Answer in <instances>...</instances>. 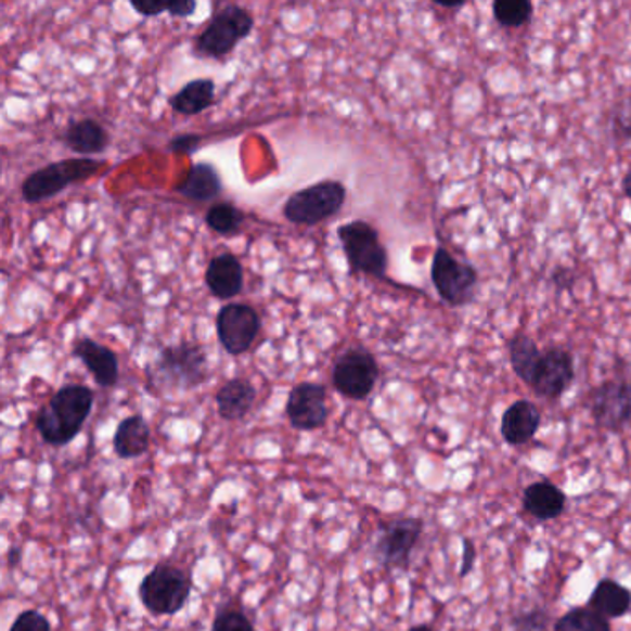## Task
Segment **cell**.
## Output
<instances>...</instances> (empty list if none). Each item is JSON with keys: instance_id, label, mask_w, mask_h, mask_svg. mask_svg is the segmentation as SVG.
Instances as JSON below:
<instances>
[{"instance_id": "obj_1", "label": "cell", "mask_w": 631, "mask_h": 631, "mask_svg": "<svg viewBox=\"0 0 631 631\" xmlns=\"http://www.w3.org/2000/svg\"><path fill=\"white\" fill-rule=\"evenodd\" d=\"M93 402L95 392L80 384H69L57 389L36 417L39 436L47 445L64 447L82 432L93 410Z\"/></svg>"}, {"instance_id": "obj_2", "label": "cell", "mask_w": 631, "mask_h": 631, "mask_svg": "<svg viewBox=\"0 0 631 631\" xmlns=\"http://www.w3.org/2000/svg\"><path fill=\"white\" fill-rule=\"evenodd\" d=\"M208 358L196 343L165 347L149 366L146 378L152 391H191L208 379Z\"/></svg>"}, {"instance_id": "obj_3", "label": "cell", "mask_w": 631, "mask_h": 631, "mask_svg": "<svg viewBox=\"0 0 631 631\" xmlns=\"http://www.w3.org/2000/svg\"><path fill=\"white\" fill-rule=\"evenodd\" d=\"M104 162L91 158H70L41 167L25 178L21 193L28 204H39L60 195L69 185L86 182L102 171Z\"/></svg>"}, {"instance_id": "obj_4", "label": "cell", "mask_w": 631, "mask_h": 631, "mask_svg": "<svg viewBox=\"0 0 631 631\" xmlns=\"http://www.w3.org/2000/svg\"><path fill=\"white\" fill-rule=\"evenodd\" d=\"M337 237L342 241L347 256L350 274H366L373 279H386L389 256L386 246L379 241L378 230L371 222H347L337 228Z\"/></svg>"}, {"instance_id": "obj_5", "label": "cell", "mask_w": 631, "mask_h": 631, "mask_svg": "<svg viewBox=\"0 0 631 631\" xmlns=\"http://www.w3.org/2000/svg\"><path fill=\"white\" fill-rule=\"evenodd\" d=\"M347 201V190L337 180H322L293 193L284 204V217L293 224L316 227L339 214Z\"/></svg>"}, {"instance_id": "obj_6", "label": "cell", "mask_w": 631, "mask_h": 631, "mask_svg": "<svg viewBox=\"0 0 631 631\" xmlns=\"http://www.w3.org/2000/svg\"><path fill=\"white\" fill-rule=\"evenodd\" d=\"M191 578L175 565L159 563L141 580V604L154 615H175L190 600Z\"/></svg>"}, {"instance_id": "obj_7", "label": "cell", "mask_w": 631, "mask_h": 631, "mask_svg": "<svg viewBox=\"0 0 631 631\" xmlns=\"http://www.w3.org/2000/svg\"><path fill=\"white\" fill-rule=\"evenodd\" d=\"M254 28V17L245 8L228 4L209 20L203 33L198 34L195 49L203 56H228L243 39L248 38Z\"/></svg>"}, {"instance_id": "obj_8", "label": "cell", "mask_w": 631, "mask_h": 631, "mask_svg": "<svg viewBox=\"0 0 631 631\" xmlns=\"http://www.w3.org/2000/svg\"><path fill=\"white\" fill-rule=\"evenodd\" d=\"M432 282L445 302L460 308L467 306L478 285V272L473 266L455 259L452 254L439 246L432 259Z\"/></svg>"}, {"instance_id": "obj_9", "label": "cell", "mask_w": 631, "mask_h": 631, "mask_svg": "<svg viewBox=\"0 0 631 631\" xmlns=\"http://www.w3.org/2000/svg\"><path fill=\"white\" fill-rule=\"evenodd\" d=\"M379 378L378 361L365 348H350L335 361L332 382L335 391L350 400H365Z\"/></svg>"}, {"instance_id": "obj_10", "label": "cell", "mask_w": 631, "mask_h": 631, "mask_svg": "<svg viewBox=\"0 0 631 631\" xmlns=\"http://www.w3.org/2000/svg\"><path fill=\"white\" fill-rule=\"evenodd\" d=\"M217 337L230 356H241L250 350L261 330L258 311L248 304L232 302L217 313Z\"/></svg>"}, {"instance_id": "obj_11", "label": "cell", "mask_w": 631, "mask_h": 631, "mask_svg": "<svg viewBox=\"0 0 631 631\" xmlns=\"http://www.w3.org/2000/svg\"><path fill=\"white\" fill-rule=\"evenodd\" d=\"M421 518H398L379 533L374 554L386 568H405L410 565L411 552L423 536Z\"/></svg>"}, {"instance_id": "obj_12", "label": "cell", "mask_w": 631, "mask_h": 631, "mask_svg": "<svg viewBox=\"0 0 631 631\" xmlns=\"http://www.w3.org/2000/svg\"><path fill=\"white\" fill-rule=\"evenodd\" d=\"M594 421L602 428L620 432L631 428V382H606L589 398Z\"/></svg>"}, {"instance_id": "obj_13", "label": "cell", "mask_w": 631, "mask_h": 631, "mask_svg": "<svg viewBox=\"0 0 631 631\" xmlns=\"http://www.w3.org/2000/svg\"><path fill=\"white\" fill-rule=\"evenodd\" d=\"M326 400H329V392L321 384L302 382L293 387L285 404V413L291 426L300 432L322 428L330 415Z\"/></svg>"}, {"instance_id": "obj_14", "label": "cell", "mask_w": 631, "mask_h": 631, "mask_svg": "<svg viewBox=\"0 0 631 631\" xmlns=\"http://www.w3.org/2000/svg\"><path fill=\"white\" fill-rule=\"evenodd\" d=\"M572 379H575V360L570 352L563 348H549L541 356L531 387L539 397L554 400L567 391Z\"/></svg>"}, {"instance_id": "obj_15", "label": "cell", "mask_w": 631, "mask_h": 631, "mask_svg": "<svg viewBox=\"0 0 631 631\" xmlns=\"http://www.w3.org/2000/svg\"><path fill=\"white\" fill-rule=\"evenodd\" d=\"M73 356L80 360L101 387H114L119 379V360L112 348L91 337H80L73 345Z\"/></svg>"}, {"instance_id": "obj_16", "label": "cell", "mask_w": 631, "mask_h": 631, "mask_svg": "<svg viewBox=\"0 0 631 631\" xmlns=\"http://www.w3.org/2000/svg\"><path fill=\"white\" fill-rule=\"evenodd\" d=\"M204 280H206V285L214 297L230 300V298L241 295L245 272H243L240 259L235 258L234 254L222 253L209 261Z\"/></svg>"}, {"instance_id": "obj_17", "label": "cell", "mask_w": 631, "mask_h": 631, "mask_svg": "<svg viewBox=\"0 0 631 631\" xmlns=\"http://www.w3.org/2000/svg\"><path fill=\"white\" fill-rule=\"evenodd\" d=\"M541 426V411L528 400H518L505 410L502 417V436L505 442L513 447H520L536 436Z\"/></svg>"}, {"instance_id": "obj_18", "label": "cell", "mask_w": 631, "mask_h": 631, "mask_svg": "<svg viewBox=\"0 0 631 631\" xmlns=\"http://www.w3.org/2000/svg\"><path fill=\"white\" fill-rule=\"evenodd\" d=\"M217 411L224 421H241L248 415L256 402V389L245 378L228 379L227 384L217 391L215 397Z\"/></svg>"}, {"instance_id": "obj_19", "label": "cell", "mask_w": 631, "mask_h": 631, "mask_svg": "<svg viewBox=\"0 0 631 631\" xmlns=\"http://www.w3.org/2000/svg\"><path fill=\"white\" fill-rule=\"evenodd\" d=\"M178 195L195 203H208L222 193V180L214 165L201 162L191 165L190 171L177 185Z\"/></svg>"}, {"instance_id": "obj_20", "label": "cell", "mask_w": 631, "mask_h": 631, "mask_svg": "<svg viewBox=\"0 0 631 631\" xmlns=\"http://www.w3.org/2000/svg\"><path fill=\"white\" fill-rule=\"evenodd\" d=\"M151 447V428L141 415L123 418L114 434V452L120 460H133Z\"/></svg>"}, {"instance_id": "obj_21", "label": "cell", "mask_w": 631, "mask_h": 631, "mask_svg": "<svg viewBox=\"0 0 631 631\" xmlns=\"http://www.w3.org/2000/svg\"><path fill=\"white\" fill-rule=\"evenodd\" d=\"M565 502L567 499L562 489L550 481L531 484L530 487H526L525 497H523L526 512L539 520H552L559 517L565 510Z\"/></svg>"}, {"instance_id": "obj_22", "label": "cell", "mask_w": 631, "mask_h": 631, "mask_svg": "<svg viewBox=\"0 0 631 631\" xmlns=\"http://www.w3.org/2000/svg\"><path fill=\"white\" fill-rule=\"evenodd\" d=\"M64 143L76 154L91 156L106 151L110 145V133L95 119L75 120L65 130Z\"/></svg>"}, {"instance_id": "obj_23", "label": "cell", "mask_w": 631, "mask_h": 631, "mask_svg": "<svg viewBox=\"0 0 631 631\" xmlns=\"http://www.w3.org/2000/svg\"><path fill=\"white\" fill-rule=\"evenodd\" d=\"M217 96H215V82L209 78H196L185 83L178 93L171 96L172 112L180 115H198L206 112L208 107L214 106Z\"/></svg>"}, {"instance_id": "obj_24", "label": "cell", "mask_w": 631, "mask_h": 631, "mask_svg": "<svg viewBox=\"0 0 631 631\" xmlns=\"http://www.w3.org/2000/svg\"><path fill=\"white\" fill-rule=\"evenodd\" d=\"M589 604L606 619H620L631 609V593L613 580L600 581Z\"/></svg>"}, {"instance_id": "obj_25", "label": "cell", "mask_w": 631, "mask_h": 631, "mask_svg": "<svg viewBox=\"0 0 631 631\" xmlns=\"http://www.w3.org/2000/svg\"><path fill=\"white\" fill-rule=\"evenodd\" d=\"M507 348H510V361H512L513 371L525 384L531 386L533 376H536L537 365H539L543 352L526 335L513 337Z\"/></svg>"}, {"instance_id": "obj_26", "label": "cell", "mask_w": 631, "mask_h": 631, "mask_svg": "<svg viewBox=\"0 0 631 631\" xmlns=\"http://www.w3.org/2000/svg\"><path fill=\"white\" fill-rule=\"evenodd\" d=\"M204 221L215 234L222 235V237H232L243 227L245 214L232 203H217L208 209Z\"/></svg>"}, {"instance_id": "obj_27", "label": "cell", "mask_w": 631, "mask_h": 631, "mask_svg": "<svg viewBox=\"0 0 631 631\" xmlns=\"http://www.w3.org/2000/svg\"><path fill=\"white\" fill-rule=\"evenodd\" d=\"M554 631H611V626L594 609L575 607L556 620Z\"/></svg>"}, {"instance_id": "obj_28", "label": "cell", "mask_w": 631, "mask_h": 631, "mask_svg": "<svg viewBox=\"0 0 631 631\" xmlns=\"http://www.w3.org/2000/svg\"><path fill=\"white\" fill-rule=\"evenodd\" d=\"M492 15L505 28H518L530 23L533 4L530 0H497L492 4Z\"/></svg>"}, {"instance_id": "obj_29", "label": "cell", "mask_w": 631, "mask_h": 631, "mask_svg": "<svg viewBox=\"0 0 631 631\" xmlns=\"http://www.w3.org/2000/svg\"><path fill=\"white\" fill-rule=\"evenodd\" d=\"M211 631H256V628L240 609H224L215 617Z\"/></svg>"}, {"instance_id": "obj_30", "label": "cell", "mask_w": 631, "mask_h": 631, "mask_svg": "<svg viewBox=\"0 0 631 631\" xmlns=\"http://www.w3.org/2000/svg\"><path fill=\"white\" fill-rule=\"evenodd\" d=\"M10 631H51V622L36 609H26L13 620Z\"/></svg>"}, {"instance_id": "obj_31", "label": "cell", "mask_w": 631, "mask_h": 631, "mask_svg": "<svg viewBox=\"0 0 631 631\" xmlns=\"http://www.w3.org/2000/svg\"><path fill=\"white\" fill-rule=\"evenodd\" d=\"M203 141L201 133H182L169 141V151L175 154H195L203 145Z\"/></svg>"}, {"instance_id": "obj_32", "label": "cell", "mask_w": 631, "mask_h": 631, "mask_svg": "<svg viewBox=\"0 0 631 631\" xmlns=\"http://www.w3.org/2000/svg\"><path fill=\"white\" fill-rule=\"evenodd\" d=\"M546 620L549 617L544 611L526 613L523 617L515 619V628L518 631H543Z\"/></svg>"}, {"instance_id": "obj_33", "label": "cell", "mask_w": 631, "mask_h": 631, "mask_svg": "<svg viewBox=\"0 0 631 631\" xmlns=\"http://www.w3.org/2000/svg\"><path fill=\"white\" fill-rule=\"evenodd\" d=\"M132 8L140 15H143V17H156L159 13L169 12L171 4H162V2H156V4H141V2H132Z\"/></svg>"}, {"instance_id": "obj_34", "label": "cell", "mask_w": 631, "mask_h": 631, "mask_svg": "<svg viewBox=\"0 0 631 631\" xmlns=\"http://www.w3.org/2000/svg\"><path fill=\"white\" fill-rule=\"evenodd\" d=\"M196 10L195 0H185V2H171V13L172 17H180V20H188L190 15Z\"/></svg>"}, {"instance_id": "obj_35", "label": "cell", "mask_w": 631, "mask_h": 631, "mask_svg": "<svg viewBox=\"0 0 631 631\" xmlns=\"http://www.w3.org/2000/svg\"><path fill=\"white\" fill-rule=\"evenodd\" d=\"M474 559H476V550H474V544L465 539L463 541V563H461L460 576H467L473 568Z\"/></svg>"}, {"instance_id": "obj_36", "label": "cell", "mask_w": 631, "mask_h": 631, "mask_svg": "<svg viewBox=\"0 0 631 631\" xmlns=\"http://www.w3.org/2000/svg\"><path fill=\"white\" fill-rule=\"evenodd\" d=\"M622 190H624L626 195L631 196V171L622 180Z\"/></svg>"}, {"instance_id": "obj_37", "label": "cell", "mask_w": 631, "mask_h": 631, "mask_svg": "<svg viewBox=\"0 0 631 631\" xmlns=\"http://www.w3.org/2000/svg\"><path fill=\"white\" fill-rule=\"evenodd\" d=\"M410 631H434L429 626H415V628H411Z\"/></svg>"}]
</instances>
